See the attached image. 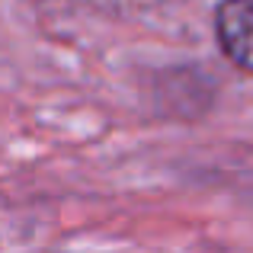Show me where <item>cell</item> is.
<instances>
[{"mask_svg": "<svg viewBox=\"0 0 253 253\" xmlns=\"http://www.w3.org/2000/svg\"><path fill=\"white\" fill-rule=\"evenodd\" d=\"M215 29L224 55L253 74V0H224Z\"/></svg>", "mask_w": 253, "mask_h": 253, "instance_id": "1", "label": "cell"}]
</instances>
